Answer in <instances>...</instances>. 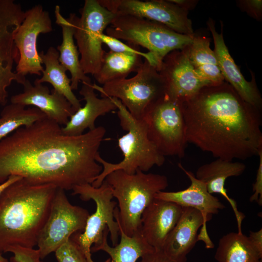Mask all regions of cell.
<instances>
[{"label":"cell","mask_w":262,"mask_h":262,"mask_svg":"<svg viewBox=\"0 0 262 262\" xmlns=\"http://www.w3.org/2000/svg\"><path fill=\"white\" fill-rule=\"evenodd\" d=\"M105 133L98 126L66 135L47 117L19 128L0 141V184L12 175L65 191L91 184L102 170L96 157Z\"/></svg>","instance_id":"cell-1"},{"label":"cell","mask_w":262,"mask_h":262,"mask_svg":"<svg viewBox=\"0 0 262 262\" xmlns=\"http://www.w3.org/2000/svg\"><path fill=\"white\" fill-rule=\"evenodd\" d=\"M181 106L187 143L201 150L232 161L258 155L262 149L261 109L226 82L203 87Z\"/></svg>","instance_id":"cell-2"},{"label":"cell","mask_w":262,"mask_h":262,"mask_svg":"<svg viewBox=\"0 0 262 262\" xmlns=\"http://www.w3.org/2000/svg\"><path fill=\"white\" fill-rule=\"evenodd\" d=\"M57 188L21 178L3 191L0 195V253L12 246H36Z\"/></svg>","instance_id":"cell-3"},{"label":"cell","mask_w":262,"mask_h":262,"mask_svg":"<svg viewBox=\"0 0 262 262\" xmlns=\"http://www.w3.org/2000/svg\"><path fill=\"white\" fill-rule=\"evenodd\" d=\"M104 180L118 202V207L114 210L115 219L129 236L140 230L143 211L155 199V194L168 185L165 176L139 170L132 174L116 170L109 173Z\"/></svg>","instance_id":"cell-4"},{"label":"cell","mask_w":262,"mask_h":262,"mask_svg":"<svg viewBox=\"0 0 262 262\" xmlns=\"http://www.w3.org/2000/svg\"><path fill=\"white\" fill-rule=\"evenodd\" d=\"M107 97L117 107L120 126L128 132L118 139V145L123 155L121 162L111 163L102 159L99 153L97 156L96 161L102 165V170L91 183L95 187L100 186L105 177L114 171L122 170L130 174L138 170L146 172L154 166H162L165 161V157L149 139L145 121L133 117L117 98Z\"/></svg>","instance_id":"cell-5"},{"label":"cell","mask_w":262,"mask_h":262,"mask_svg":"<svg viewBox=\"0 0 262 262\" xmlns=\"http://www.w3.org/2000/svg\"><path fill=\"white\" fill-rule=\"evenodd\" d=\"M105 30L106 34L130 46L147 49L153 55L157 69L167 54L190 45L195 34L179 33L158 22L128 15H116Z\"/></svg>","instance_id":"cell-6"},{"label":"cell","mask_w":262,"mask_h":262,"mask_svg":"<svg viewBox=\"0 0 262 262\" xmlns=\"http://www.w3.org/2000/svg\"><path fill=\"white\" fill-rule=\"evenodd\" d=\"M101 97L119 99L131 116L142 119L148 108L165 94V82L156 67L145 60L131 78L116 80L102 86L92 83Z\"/></svg>","instance_id":"cell-7"},{"label":"cell","mask_w":262,"mask_h":262,"mask_svg":"<svg viewBox=\"0 0 262 262\" xmlns=\"http://www.w3.org/2000/svg\"><path fill=\"white\" fill-rule=\"evenodd\" d=\"M72 191V195H79L85 201L92 199L96 205V211L88 216L83 231L76 232L70 237L78 245L88 262H95L91 257V248L93 244L98 246L102 243L107 227L113 246L118 244L119 227L114 220V213L117 202L112 200V190L105 180L98 187L86 183L75 186ZM104 262H111L110 258Z\"/></svg>","instance_id":"cell-8"},{"label":"cell","mask_w":262,"mask_h":262,"mask_svg":"<svg viewBox=\"0 0 262 262\" xmlns=\"http://www.w3.org/2000/svg\"><path fill=\"white\" fill-rule=\"evenodd\" d=\"M182 103L166 94L147 110L142 118L149 139L164 157L183 158L187 147Z\"/></svg>","instance_id":"cell-9"},{"label":"cell","mask_w":262,"mask_h":262,"mask_svg":"<svg viewBox=\"0 0 262 262\" xmlns=\"http://www.w3.org/2000/svg\"><path fill=\"white\" fill-rule=\"evenodd\" d=\"M80 12V17L75 14L74 15V38L83 72L94 76L101 67L105 53L100 35L104 33L116 15L102 6L98 0H85Z\"/></svg>","instance_id":"cell-10"},{"label":"cell","mask_w":262,"mask_h":262,"mask_svg":"<svg viewBox=\"0 0 262 262\" xmlns=\"http://www.w3.org/2000/svg\"><path fill=\"white\" fill-rule=\"evenodd\" d=\"M89 215L86 209L71 204L65 190L58 188L37 239L41 258L54 252L74 233L83 231Z\"/></svg>","instance_id":"cell-11"},{"label":"cell","mask_w":262,"mask_h":262,"mask_svg":"<svg viewBox=\"0 0 262 262\" xmlns=\"http://www.w3.org/2000/svg\"><path fill=\"white\" fill-rule=\"evenodd\" d=\"M25 18V11L14 0H0V104L5 106L8 87L14 81L23 84L26 79L13 70L19 55L14 36Z\"/></svg>","instance_id":"cell-12"},{"label":"cell","mask_w":262,"mask_h":262,"mask_svg":"<svg viewBox=\"0 0 262 262\" xmlns=\"http://www.w3.org/2000/svg\"><path fill=\"white\" fill-rule=\"evenodd\" d=\"M116 15H128L161 23L179 33L193 35L188 11L169 0H98Z\"/></svg>","instance_id":"cell-13"},{"label":"cell","mask_w":262,"mask_h":262,"mask_svg":"<svg viewBox=\"0 0 262 262\" xmlns=\"http://www.w3.org/2000/svg\"><path fill=\"white\" fill-rule=\"evenodd\" d=\"M52 31L50 15L41 5H35L25 11V18L14 36L19 55L16 67L17 74L22 77L29 74L41 75L44 68L37 50V39L39 34Z\"/></svg>","instance_id":"cell-14"},{"label":"cell","mask_w":262,"mask_h":262,"mask_svg":"<svg viewBox=\"0 0 262 262\" xmlns=\"http://www.w3.org/2000/svg\"><path fill=\"white\" fill-rule=\"evenodd\" d=\"M157 70L164 80L165 94L181 103L191 98L203 87L211 85L194 69L189 59L188 46L167 54Z\"/></svg>","instance_id":"cell-15"},{"label":"cell","mask_w":262,"mask_h":262,"mask_svg":"<svg viewBox=\"0 0 262 262\" xmlns=\"http://www.w3.org/2000/svg\"><path fill=\"white\" fill-rule=\"evenodd\" d=\"M181 215L168 236L162 250L176 262H186L187 256L198 241L207 249L214 247L208 234L201 213L191 208L182 207Z\"/></svg>","instance_id":"cell-16"},{"label":"cell","mask_w":262,"mask_h":262,"mask_svg":"<svg viewBox=\"0 0 262 262\" xmlns=\"http://www.w3.org/2000/svg\"><path fill=\"white\" fill-rule=\"evenodd\" d=\"M207 25L213 39V50L224 81L231 85L244 101L261 109L262 98L256 84L255 75L250 71L252 79L250 81H247L242 74L225 44L223 33V24H221L220 33L216 31L215 22L212 18L208 19Z\"/></svg>","instance_id":"cell-17"},{"label":"cell","mask_w":262,"mask_h":262,"mask_svg":"<svg viewBox=\"0 0 262 262\" xmlns=\"http://www.w3.org/2000/svg\"><path fill=\"white\" fill-rule=\"evenodd\" d=\"M22 93L11 97V103L24 106L32 105L43 112L47 117L59 125H65L76 112L70 102L53 89L51 91L42 83L26 79Z\"/></svg>","instance_id":"cell-18"},{"label":"cell","mask_w":262,"mask_h":262,"mask_svg":"<svg viewBox=\"0 0 262 262\" xmlns=\"http://www.w3.org/2000/svg\"><path fill=\"white\" fill-rule=\"evenodd\" d=\"M183 208L171 201L155 198L141 217V233L156 249L162 250L165 242L179 221Z\"/></svg>","instance_id":"cell-19"},{"label":"cell","mask_w":262,"mask_h":262,"mask_svg":"<svg viewBox=\"0 0 262 262\" xmlns=\"http://www.w3.org/2000/svg\"><path fill=\"white\" fill-rule=\"evenodd\" d=\"M178 165L189 179L191 181L189 186L177 192L160 191L155 194L154 197L174 202L182 207L199 211L207 227L206 223L211 220L213 214H217L225 206L219 199L209 193L205 184L197 179L191 171L186 170L180 164Z\"/></svg>","instance_id":"cell-20"},{"label":"cell","mask_w":262,"mask_h":262,"mask_svg":"<svg viewBox=\"0 0 262 262\" xmlns=\"http://www.w3.org/2000/svg\"><path fill=\"white\" fill-rule=\"evenodd\" d=\"M246 168V165L242 163L217 158L199 166L195 175L197 179L205 184L209 193L219 194L227 199L235 214L238 232H242V224L245 215L238 211L236 201L228 196L225 184L227 178L241 175Z\"/></svg>","instance_id":"cell-21"},{"label":"cell","mask_w":262,"mask_h":262,"mask_svg":"<svg viewBox=\"0 0 262 262\" xmlns=\"http://www.w3.org/2000/svg\"><path fill=\"white\" fill-rule=\"evenodd\" d=\"M79 93L85 101L83 107L76 111L69 118L62 131L65 135L77 136L96 128L97 118L117 109V107L109 97L100 98L95 93L92 83L82 82Z\"/></svg>","instance_id":"cell-22"},{"label":"cell","mask_w":262,"mask_h":262,"mask_svg":"<svg viewBox=\"0 0 262 262\" xmlns=\"http://www.w3.org/2000/svg\"><path fill=\"white\" fill-rule=\"evenodd\" d=\"M54 13L56 23L61 27L62 33V43L56 48L59 53V61L70 73L72 90H77L80 82H92L90 78L85 74L82 69L80 53L74 42V14L71 13L69 17L66 18L62 15L59 5H56Z\"/></svg>","instance_id":"cell-23"},{"label":"cell","mask_w":262,"mask_h":262,"mask_svg":"<svg viewBox=\"0 0 262 262\" xmlns=\"http://www.w3.org/2000/svg\"><path fill=\"white\" fill-rule=\"evenodd\" d=\"M116 222L120 235L119 243L114 246L108 245L107 236L109 230L107 227L103 232L102 243L98 246H93L91 248V252L103 251L110 256L111 262H137L144 255L154 249L145 240L140 230L132 236H129Z\"/></svg>","instance_id":"cell-24"},{"label":"cell","mask_w":262,"mask_h":262,"mask_svg":"<svg viewBox=\"0 0 262 262\" xmlns=\"http://www.w3.org/2000/svg\"><path fill=\"white\" fill-rule=\"evenodd\" d=\"M211 38L204 35H194L188 46V57L198 76L210 84L224 81L219 69L216 54L210 48Z\"/></svg>","instance_id":"cell-25"},{"label":"cell","mask_w":262,"mask_h":262,"mask_svg":"<svg viewBox=\"0 0 262 262\" xmlns=\"http://www.w3.org/2000/svg\"><path fill=\"white\" fill-rule=\"evenodd\" d=\"M42 64L45 68L40 78L34 82L43 83L49 82L53 89L63 95L70 102L75 111L82 107L80 100L73 92L71 87V80L66 75V69L60 63L59 53L53 47H50L45 53L39 52Z\"/></svg>","instance_id":"cell-26"},{"label":"cell","mask_w":262,"mask_h":262,"mask_svg":"<svg viewBox=\"0 0 262 262\" xmlns=\"http://www.w3.org/2000/svg\"><path fill=\"white\" fill-rule=\"evenodd\" d=\"M262 254L242 232H231L221 237L214 255L218 262H261Z\"/></svg>","instance_id":"cell-27"},{"label":"cell","mask_w":262,"mask_h":262,"mask_svg":"<svg viewBox=\"0 0 262 262\" xmlns=\"http://www.w3.org/2000/svg\"><path fill=\"white\" fill-rule=\"evenodd\" d=\"M140 55L116 52H105L101 67L94 76L99 84L126 79L132 72L139 69L143 61Z\"/></svg>","instance_id":"cell-28"},{"label":"cell","mask_w":262,"mask_h":262,"mask_svg":"<svg viewBox=\"0 0 262 262\" xmlns=\"http://www.w3.org/2000/svg\"><path fill=\"white\" fill-rule=\"evenodd\" d=\"M25 107L12 103L4 106L0 114V141L19 128L47 117L36 107Z\"/></svg>","instance_id":"cell-29"},{"label":"cell","mask_w":262,"mask_h":262,"mask_svg":"<svg viewBox=\"0 0 262 262\" xmlns=\"http://www.w3.org/2000/svg\"><path fill=\"white\" fill-rule=\"evenodd\" d=\"M99 37L102 44L107 45L111 51L140 55L147 60L151 65L156 67L155 60L151 53L143 52L135 49L134 47H131L124 43L120 40L104 33H101Z\"/></svg>","instance_id":"cell-30"},{"label":"cell","mask_w":262,"mask_h":262,"mask_svg":"<svg viewBox=\"0 0 262 262\" xmlns=\"http://www.w3.org/2000/svg\"><path fill=\"white\" fill-rule=\"evenodd\" d=\"M54 252L58 262H88L78 245L71 238Z\"/></svg>","instance_id":"cell-31"},{"label":"cell","mask_w":262,"mask_h":262,"mask_svg":"<svg viewBox=\"0 0 262 262\" xmlns=\"http://www.w3.org/2000/svg\"><path fill=\"white\" fill-rule=\"evenodd\" d=\"M7 252L13 254L10 262H43L38 249L15 246L10 247Z\"/></svg>","instance_id":"cell-32"},{"label":"cell","mask_w":262,"mask_h":262,"mask_svg":"<svg viewBox=\"0 0 262 262\" xmlns=\"http://www.w3.org/2000/svg\"><path fill=\"white\" fill-rule=\"evenodd\" d=\"M237 6L241 11L258 21L262 18V0H241L237 1Z\"/></svg>","instance_id":"cell-33"},{"label":"cell","mask_w":262,"mask_h":262,"mask_svg":"<svg viewBox=\"0 0 262 262\" xmlns=\"http://www.w3.org/2000/svg\"><path fill=\"white\" fill-rule=\"evenodd\" d=\"M259 164L256 174V180L253 184L254 194L250 197V201L257 202L260 206L262 205V149L258 153Z\"/></svg>","instance_id":"cell-34"},{"label":"cell","mask_w":262,"mask_h":262,"mask_svg":"<svg viewBox=\"0 0 262 262\" xmlns=\"http://www.w3.org/2000/svg\"><path fill=\"white\" fill-rule=\"evenodd\" d=\"M137 262H176L168 257L162 250L154 249L144 255Z\"/></svg>","instance_id":"cell-35"},{"label":"cell","mask_w":262,"mask_h":262,"mask_svg":"<svg viewBox=\"0 0 262 262\" xmlns=\"http://www.w3.org/2000/svg\"><path fill=\"white\" fill-rule=\"evenodd\" d=\"M248 237L258 250L262 254V229L257 231H250Z\"/></svg>","instance_id":"cell-36"},{"label":"cell","mask_w":262,"mask_h":262,"mask_svg":"<svg viewBox=\"0 0 262 262\" xmlns=\"http://www.w3.org/2000/svg\"><path fill=\"white\" fill-rule=\"evenodd\" d=\"M171 2L174 3L180 8L188 11L193 9L197 3L198 0H169Z\"/></svg>","instance_id":"cell-37"},{"label":"cell","mask_w":262,"mask_h":262,"mask_svg":"<svg viewBox=\"0 0 262 262\" xmlns=\"http://www.w3.org/2000/svg\"><path fill=\"white\" fill-rule=\"evenodd\" d=\"M21 178L17 176H10L5 181L0 184V195L9 186Z\"/></svg>","instance_id":"cell-38"},{"label":"cell","mask_w":262,"mask_h":262,"mask_svg":"<svg viewBox=\"0 0 262 262\" xmlns=\"http://www.w3.org/2000/svg\"><path fill=\"white\" fill-rule=\"evenodd\" d=\"M0 262H8L7 259L3 257L1 253H0Z\"/></svg>","instance_id":"cell-39"}]
</instances>
